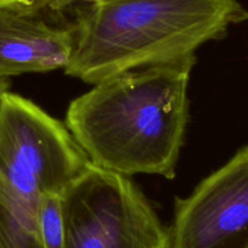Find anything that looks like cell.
<instances>
[{
    "instance_id": "6da1fadb",
    "label": "cell",
    "mask_w": 248,
    "mask_h": 248,
    "mask_svg": "<svg viewBox=\"0 0 248 248\" xmlns=\"http://www.w3.org/2000/svg\"><path fill=\"white\" fill-rule=\"evenodd\" d=\"M196 57L107 78L76 97L66 127L95 166L124 176L173 179L189 122Z\"/></svg>"
},
{
    "instance_id": "7a4b0ae2",
    "label": "cell",
    "mask_w": 248,
    "mask_h": 248,
    "mask_svg": "<svg viewBox=\"0 0 248 248\" xmlns=\"http://www.w3.org/2000/svg\"><path fill=\"white\" fill-rule=\"evenodd\" d=\"M248 21L238 0H93L78 15L65 72L89 84L195 56Z\"/></svg>"
},
{
    "instance_id": "3957f363",
    "label": "cell",
    "mask_w": 248,
    "mask_h": 248,
    "mask_svg": "<svg viewBox=\"0 0 248 248\" xmlns=\"http://www.w3.org/2000/svg\"><path fill=\"white\" fill-rule=\"evenodd\" d=\"M92 163L63 123L10 90L0 102V199L35 213Z\"/></svg>"
},
{
    "instance_id": "277c9868",
    "label": "cell",
    "mask_w": 248,
    "mask_h": 248,
    "mask_svg": "<svg viewBox=\"0 0 248 248\" xmlns=\"http://www.w3.org/2000/svg\"><path fill=\"white\" fill-rule=\"evenodd\" d=\"M60 197L62 248H170L169 229L129 176L90 163Z\"/></svg>"
},
{
    "instance_id": "5b68a950",
    "label": "cell",
    "mask_w": 248,
    "mask_h": 248,
    "mask_svg": "<svg viewBox=\"0 0 248 248\" xmlns=\"http://www.w3.org/2000/svg\"><path fill=\"white\" fill-rule=\"evenodd\" d=\"M170 248H248V145L176 199Z\"/></svg>"
},
{
    "instance_id": "8992f818",
    "label": "cell",
    "mask_w": 248,
    "mask_h": 248,
    "mask_svg": "<svg viewBox=\"0 0 248 248\" xmlns=\"http://www.w3.org/2000/svg\"><path fill=\"white\" fill-rule=\"evenodd\" d=\"M47 13L16 0H0V76L47 72L70 65L75 25L50 22Z\"/></svg>"
},
{
    "instance_id": "52a82bcc",
    "label": "cell",
    "mask_w": 248,
    "mask_h": 248,
    "mask_svg": "<svg viewBox=\"0 0 248 248\" xmlns=\"http://www.w3.org/2000/svg\"><path fill=\"white\" fill-rule=\"evenodd\" d=\"M0 248H46L35 213L0 199Z\"/></svg>"
},
{
    "instance_id": "ba28073f",
    "label": "cell",
    "mask_w": 248,
    "mask_h": 248,
    "mask_svg": "<svg viewBox=\"0 0 248 248\" xmlns=\"http://www.w3.org/2000/svg\"><path fill=\"white\" fill-rule=\"evenodd\" d=\"M35 218L40 235L46 248H62L63 242V219H62L61 197L49 195L38 202Z\"/></svg>"
},
{
    "instance_id": "9c48e42d",
    "label": "cell",
    "mask_w": 248,
    "mask_h": 248,
    "mask_svg": "<svg viewBox=\"0 0 248 248\" xmlns=\"http://www.w3.org/2000/svg\"><path fill=\"white\" fill-rule=\"evenodd\" d=\"M18 3L25 5L33 6V8L40 9V10L50 11V13H59L63 9L72 6L78 3H90L93 0H16Z\"/></svg>"
},
{
    "instance_id": "30bf717a",
    "label": "cell",
    "mask_w": 248,
    "mask_h": 248,
    "mask_svg": "<svg viewBox=\"0 0 248 248\" xmlns=\"http://www.w3.org/2000/svg\"><path fill=\"white\" fill-rule=\"evenodd\" d=\"M9 87H10V80H9V78L0 76V102H1L4 94L6 92H9Z\"/></svg>"
}]
</instances>
